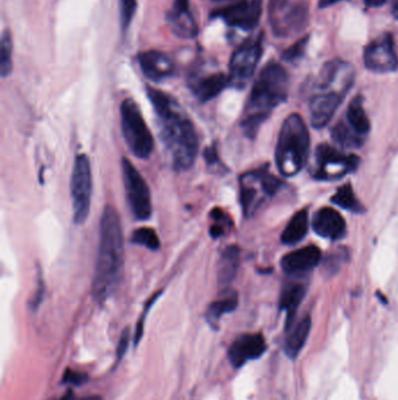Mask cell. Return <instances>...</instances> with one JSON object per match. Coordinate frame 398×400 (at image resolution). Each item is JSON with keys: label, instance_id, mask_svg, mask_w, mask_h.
I'll return each mask as SVG.
<instances>
[{"label": "cell", "instance_id": "cell-1", "mask_svg": "<svg viewBox=\"0 0 398 400\" xmlns=\"http://www.w3.org/2000/svg\"><path fill=\"white\" fill-rule=\"evenodd\" d=\"M147 97L156 111L161 141L172 166L177 171L189 170L199 150L196 127L180 104L168 94L149 87Z\"/></svg>", "mask_w": 398, "mask_h": 400}, {"label": "cell", "instance_id": "cell-2", "mask_svg": "<svg viewBox=\"0 0 398 400\" xmlns=\"http://www.w3.org/2000/svg\"><path fill=\"white\" fill-rule=\"evenodd\" d=\"M124 266V236L116 208L107 206L100 224V243L94 272L93 295L98 302L117 288Z\"/></svg>", "mask_w": 398, "mask_h": 400}, {"label": "cell", "instance_id": "cell-3", "mask_svg": "<svg viewBox=\"0 0 398 400\" xmlns=\"http://www.w3.org/2000/svg\"><path fill=\"white\" fill-rule=\"evenodd\" d=\"M290 79L284 67L277 62H269L257 76L243 113V131L253 138L260 125L267 121L274 108L288 99Z\"/></svg>", "mask_w": 398, "mask_h": 400}, {"label": "cell", "instance_id": "cell-4", "mask_svg": "<svg viewBox=\"0 0 398 400\" xmlns=\"http://www.w3.org/2000/svg\"><path fill=\"white\" fill-rule=\"evenodd\" d=\"M309 132L307 125L299 114H291L281 125L277 148L276 163L281 175H297L309 158Z\"/></svg>", "mask_w": 398, "mask_h": 400}, {"label": "cell", "instance_id": "cell-5", "mask_svg": "<svg viewBox=\"0 0 398 400\" xmlns=\"http://www.w3.org/2000/svg\"><path fill=\"white\" fill-rule=\"evenodd\" d=\"M121 131L128 148L135 157L146 159L154 149V140L138 104L125 99L121 104Z\"/></svg>", "mask_w": 398, "mask_h": 400}, {"label": "cell", "instance_id": "cell-6", "mask_svg": "<svg viewBox=\"0 0 398 400\" xmlns=\"http://www.w3.org/2000/svg\"><path fill=\"white\" fill-rule=\"evenodd\" d=\"M269 20L278 38L295 36L307 25L309 6L302 0H270Z\"/></svg>", "mask_w": 398, "mask_h": 400}, {"label": "cell", "instance_id": "cell-7", "mask_svg": "<svg viewBox=\"0 0 398 400\" xmlns=\"http://www.w3.org/2000/svg\"><path fill=\"white\" fill-rule=\"evenodd\" d=\"M71 194L73 201V219L76 225L87 222L93 196V173L89 157L84 154L76 156L71 172Z\"/></svg>", "mask_w": 398, "mask_h": 400}, {"label": "cell", "instance_id": "cell-8", "mask_svg": "<svg viewBox=\"0 0 398 400\" xmlns=\"http://www.w3.org/2000/svg\"><path fill=\"white\" fill-rule=\"evenodd\" d=\"M281 186L276 176L267 171V165L241 177V204L246 217H251L267 197L274 196Z\"/></svg>", "mask_w": 398, "mask_h": 400}, {"label": "cell", "instance_id": "cell-9", "mask_svg": "<svg viewBox=\"0 0 398 400\" xmlns=\"http://www.w3.org/2000/svg\"><path fill=\"white\" fill-rule=\"evenodd\" d=\"M121 177L128 208L137 220H147L152 215V200L149 185L142 173L128 158L121 159Z\"/></svg>", "mask_w": 398, "mask_h": 400}, {"label": "cell", "instance_id": "cell-10", "mask_svg": "<svg viewBox=\"0 0 398 400\" xmlns=\"http://www.w3.org/2000/svg\"><path fill=\"white\" fill-rule=\"evenodd\" d=\"M262 41L263 34H260L246 40L235 50L229 64L230 86L242 90L251 80L263 52Z\"/></svg>", "mask_w": 398, "mask_h": 400}, {"label": "cell", "instance_id": "cell-11", "mask_svg": "<svg viewBox=\"0 0 398 400\" xmlns=\"http://www.w3.org/2000/svg\"><path fill=\"white\" fill-rule=\"evenodd\" d=\"M359 157L346 155L328 144H320L316 150V165L312 175L319 180H338L356 170Z\"/></svg>", "mask_w": 398, "mask_h": 400}, {"label": "cell", "instance_id": "cell-12", "mask_svg": "<svg viewBox=\"0 0 398 400\" xmlns=\"http://www.w3.org/2000/svg\"><path fill=\"white\" fill-rule=\"evenodd\" d=\"M363 61L367 69L374 73L395 72L398 69V55L395 48L394 36L384 33L366 47Z\"/></svg>", "mask_w": 398, "mask_h": 400}, {"label": "cell", "instance_id": "cell-13", "mask_svg": "<svg viewBox=\"0 0 398 400\" xmlns=\"http://www.w3.org/2000/svg\"><path fill=\"white\" fill-rule=\"evenodd\" d=\"M263 0H239L227 8H221L214 15L233 27L251 31L256 27L262 15Z\"/></svg>", "mask_w": 398, "mask_h": 400}, {"label": "cell", "instance_id": "cell-14", "mask_svg": "<svg viewBox=\"0 0 398 400\" xmlns=\"http://www.w3.org/2000/svg\"><path fill=\"white\" fill-rule=\"evenodd\" d=\"M346 94L337 90L316 92L309 100L311 123L316 129H321L331 122L332 117L342 103Z\"/></svg>", "mask_w": 398, "mask_h": 400}, {"label": "cell", "instance_id": "cell-15", "mask_svg": "<svg viewBox=\"0 0 398 400\" xmlns=\"http://www.w3.org/2000/svg\"><path fill=\"white\" fill-rule=\"evenodd\" d=\"M267 351V342L262 334H246L233 342L228 358L234 368H241L249 361L260 358Z\"/></svg>", "mask_w": 398, "mask_h": 400}, {"label": "cell", "instance_id": "cell-16", "mask_svg": "<svg viewBox=\"0 0 398 400\" xmlns=\"http://www.w3.org/2000/svg\"><path fill=\"white\" fill-rule=\"evenodd\" d=\"M142 74L153 83H161L175 74V64L168 54L161 50H146L138 55Z\"/></svg>", "mask_w": 398, "mask_h": 400}, {"label": "cell", "instance_id": "cell-17", "mask_svg": "<svg viewBox=\"0 0 398 400\" xmlns=\"http://www.w3.org/2000/svg\"><path fill=\"white\" fill-rule=\"evenodd\" d=\"M321 250L314 245L285 254L281 259V269L286 274H302L316 269L321 261Z\"/></svg>", "mask_w": 398, "mask_h": 400}, {"label": "cell", "instance_id": "cell-18", "mask_svg": "<svg viewBox=\"0 0 398 400\" xmlns=\"http://www.w3.org/2000/svg\"><path fill=\"white\" fill-rule=\"evenodd\" d=\"M313 229L318 236L326 239L338 240L346 234V222L337 210L331 208H320L313 215Z\"/></svg>", "mask_w": 398, "mask_h": 400}, {"label": "cell", "instance_id": "cell-19", "mask_svg": "<svg viewBox=\"0 0 398 400\" xmlns=\"http://www.w3.org/2000/svg\"><path fill=\"white\" fill-rule=\"evenodd\" d=\"M168 22L179 38L192 39L198 36V26L189 12V0H175L173 8L168 13Z\"/></svg>", "mask_w": 398, "mask_h": 400}, {"label": "cell", "instance_id": "cell-20", "mask_svg": "<svg viewBox=\"0 0 398 400\" xmlns=\"http://www.w3.org/2000/svg\"><path fill=\"white\" fill-rule=\"evenodd\" d=\"M228 86H230L229 76H226L223 73H216L196 80L192 83V90L196 99L205 103L215 99Z\"/></svg>", "mask_w": 398, "mask_h": 400}, {"label": "cell", "instance_id": "cell-21", "mask_svg": "<svg viewBox=\"0 0 398 400\" xmlns=\"http://www.w3.org/2000/svg\"><path fill=\"white\" fill-rule=\"evenodd\" d=\"M305 286L302 283H292L284 287L281 292L279 306L286 313V328L290 329L295 313L305 297Z\"/></svg>", "mask_w": 398, "mask_h": 400}, {"label": "cell", "instance_id": "cell-22", "mask_svg": "<svg viewBox=\"0 0 398 400\" xmlns=\"http://www.w3.org/2000/svg\"><path fill=\"white\" fill-rule=\"evenodd\" d=\"M345 122L352 128L353 131L366 138L370 131V122L363 107L362 97H356L349 103L348 109L346 111Z\"/></svg>", "mask_w": 398, "mask_h": 400}, {"label": "cell", "instance_id": "cell-23", "mask_svg": "<svg viewBox=\"0 0 398 400\" xmlns=\"http://www.w3.org/2000/svg\"><path fill=\"white\" fill-rule=\"evenodd\" d=\"M309 231V212L300 210L288 222L281 233V243L288 246L300 243Z\"/></svg>", "mask_w": 398, "mask_h": 400}, {"label": "cell", "instance_id": "cell-24", "mask_svg": "<svg viewBox=\"0 0 398 400\" xmlns=\"http://www.w3.org/2000/svg\"><path fill=\"white\" fill-rule=\"evenodd\" d=\"M311 317L306 316L295 325L293 331L290 334L288 340L285 342V354L291 359H295L300 354L302 348L305 345L306 341L309 338V331H311Z\"/></svg>", "mask_w": 398, "mask_h": 400}, {"label": "cell", "instance_id": "cell-25", "mask_svg": "<svg viewBox=\"0 0 398 400\" xmlns=\"http://www.w3.org/2000/svg\"><path fill=\"white\" fill-rule=\"evenodd\" d=\"M241 250L237 246H228L222 253L219 264V283L221 286H227L235 279L239 266Z\"/></svg>", "mask_w": 398, "mask_h": 400}, {"label": "cell", "instance_id": "cell-26", "mask_svg": "<svg viewBox=\"0 0 398 400\" xmlns=\"http://www.w3.org/2000/svg\"><path fill=\"white\" fill-rule=\"evenodd\" d=\"M237 304L238 297L236 292H233V290L226 292L224 295H222L219 300L214 301L213 303L208 307L206 314L207 322L213 328H217L221 317L224 314L234 311L237 308Z\"/></svg>", "mask_w": 398, "mask_h": 400}, {"label": "cell", "instance_id": "cell-27", "mask_svg": "<svg viewBox=\"0 0 398 400\" xmlns=\"http://www.w3.org/2000/svg\"><path fill=\"white\" fill-rule=\"evenodd\" d=\"M332 137L337 143L345 148L362 147L366 138L359 136L356 132L353 131L345 121H340L332 129Z\"/></svg>", "mask_w": 398, "mask_h": 400}, {"label": "cell", "instance_id": "cell-28", "mask_svg": "<svg viewBox=\"0 0 398 400\" xmlns=\"http://www.w3.org/2000/svg\"><path fill=\"white\" fill-rule=\"evenodd\" d=\"M332 201L340 208H345L347 211L354 212V213H361L364 211V208L356 198L351 184H346L339 187L334 196L332 197Z\"/></svg>", "mask_w": 398, "mask_h": 400}, {"label": "cell", "instance_id": "cell-29", "mask_svg": "<svg viewBox=\"0 0 398 400\" xmlns=\"http://www.w3.org/2000/svg\"><path fill=\"white\" fill-rule=\"evenodd\" d=\"M131 241L139 246H144L149 250H158L161 248V239L156 231L149 227H140L132 233Z\"/></svg>", "mask_w": 398, "mask_h": 400}, {"label": "cell", "instance_id": "cell-30", "mask_svg": "<svg viewBox=\"0 0 398 400\" xmlns=\"http://www.w3.org/2000/svg\"><path fill=\"white\" fill-rule=\"evenodd\" d=\"M12 53H13V43L12 36L6 31L1 38V60H0V72L1 76L6 78L10 76L13 69V61H12Z\"/></svg>", "mask_w": 398, "mask_h": 400}, {"label": "cell", "instance_id": "cell-31", "mask_svg": "<svg viewBox=\"0 0 398 400\" xmlns=\"http://www.w3.org/2000/svg\"><path fill=\"white\" fill-rule=\"evenodd\" d=\"M309 36H305L298 41H295L291 47H288V50H284V53L281 55L283 60L286 62H297L305 55L306 48L309 45Z\"/></svg>", "mask_w": 398, "mask_h": 400}, {"label": "cell", "instance_id": "cell-32", "mask_svg": "<svg viewBox=\"0 0 398 400\" xmlns=\"http://www.w3.org/2000/svg\"><path fill=\"white\" fill-rule=\"evenodd\" d=\"M135 10H137L135 0H121V19L123 29H128V25L131 24Z\"/></svg>", "mask_w": 398, "mask_h": 400}, {"label": "cell", "instance_id": "cell-33", "mask_svg": "<svg viewBox=\"0 0 398 400\" xmlns=\"http://www.w3.org/2000/svg\"><path fill=\"white\" fill-rule=\"evenodd\" d=\"M87 377L86 373H82V372L71 371V370H67L64 372V379L62 382L66 383V384H75V385H81L83 383L86 382Z\"/></svg>", "mask_w": 398, "mask_h": 400}, {"label": "cell", "instance_id": "cell-34", "mask_svg": "<svg viewBox=\"0 0 398 400\" xmlns=\"http://www.w3.org/2000/svg\"><path fill=\"white\" fill-rule=\"evenodd\" d=\"M128 343H130V332H128V329H125L123 334H121L119 344H118L117 356L119 359L124 356L125 351L128 349Z\"/></svg>", "mask_w": 398, "mask_h": 400}, {"label": "cell", "instance_id": "cell-35", "mask_svg": "<svg viewBox=\"0 0 398 400\" xmlns=\"http://www.w3.org/2000/svg\"><path fill=\"white\" fill-rule=\"evenodd\" d=\"M205 159H206L208 165H215L219 163V155H217L215 145L207 148L206 150H205Z\"/></svg>", "mask_w": 398, "mask_h": 400}, {"label": "cell", "instance_id": "cell-36", "mask_svg": "<svg viewBox=\"0 0 398 400\" xmlns=\"http://www.w3.org/2000/svg\"><path fill=\"white\" fill-rule=\"evenodd\" d=\"M224 233L223 226L213 225L210 229V236H213L214 239H216L219 236H222Z\"/></svg>", "mask_w": 398, "mask_h": 400}, {"label": "cell", "instance_id": "cell-37", "mask_svg": "<svg viewBox=\"0 0 398 400\" xmlns=\"http://www.w3.org/2000/svg\"><path fill=\"white\" fill-rule=\"evenodd\" d=\"M340 1H344V0H319V8H327L332 5L338 4Z\"/></svg>", "mask_w": 398, "mask_h": 400}, {"label": "cell", "instance_id": "cell-38", "mask_svg": "<svg viewBox=\"0 0 398 400\" xmlns=\"http://www.w3.org/2000/svg\"><path fill=\"white\" fill-rule=\"evenodd\" d=\"M385 3V0H366V4L369 8H378Z\"/></svg>", "mask_w": 398, "mask_h": 400}, {"label": "cell", "instance_id": "cell-39", "mask_svg": "<svg viewBox=\"0 0 398 400\" xmlns=\"http://www.w3.org/2000/svg\"><path fill=\"white\" fill-rule=\"evenodd\" d=\"M392 15L398 20V0H392Z\"/></svg>", "mask_w": 398, "mask_h": 400}, {"label": "cell", "instance_id": "cell-40", "mask_svg": "<svg viewBox=\"0 0 398 400\" xmlns=\"http://www.w3.org/2000/svg\"><path fill=\"white\" fill-rule=\"evenodd\" d=\"M60 400H78V398H75L74 394L71 392H68L67 394H64Z\"/></svg>", "mask_w": 398, "mask_h": 400}, {"label": "cell", "instance_id": "cell-41", "mask_svg": "<svg viewBox=\"0 0 398 400\" xmlns=\"http://www.w3.org/2000/svg\"><path fill=\"white\" fill-rule=\"evenodd\" d=\"M78 400H102V398L98 396H89V397H84V398H81V399Z\"/></svg>", "mask_w": 398, "mask_h": 400}, {"label": "cell", "instance_id": "cell-42", "mask_svg": "<svg viewBox=\"0 0 398 400\" xmlns=\"http://www.w3.org/2000/svg\"><path fill=\"white\" fill-rule=\"evenodd\" d=\"M212 1H223V0H212Z\"/></svg>", "mask_w": 398, "mask_h": 400}]
</instances>
